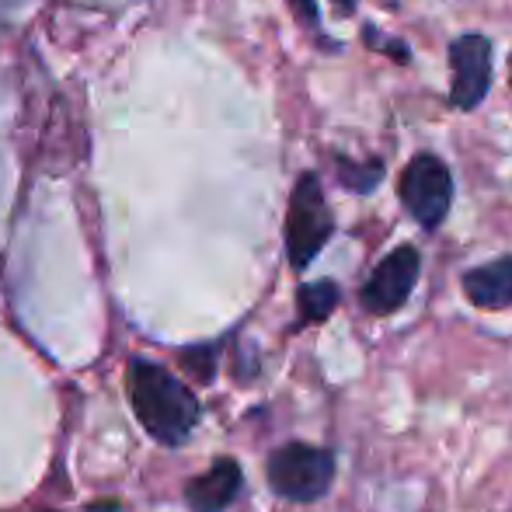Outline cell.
Listing matches in <instances>:
<instances>
[{"instance_id": "6da1fadb", "label": "cell", "mask_w": 512, "mask_h": 512, "mask_svg": "<svg viewBox=\"0 0 512 512\" xmlns=\"http://www.w3.org/2000/svg\"><path fill=\"white\" fill-rule=\"evenodd\" d=\"M129 401L140 418V425L161 446H182L199 425V398L189 391L185 380H178L171 370L150 363V359H133L129 363Z\"/></svg>"}, {"instance_id": "7a4b0ae2", "label": "cell", "mask_w": 512, "mask_h": 512, "mask_svg": "<svg viewBox=\"0 0 512 512\" xmlns=\"http://www.w3.org/2000/svg\"><path fill=\"white\" fill-rule=\"evenodd\" d=\"M335 474V453L314 443H300V439L272 450L269 464H265V481L272 492L286 502H297V506L321 502L335 485Z\"/></svg>"}, {"instance_id": "3957f363", "label": "cell", "mask_w": 512, "mask_h": 512, "mask_svg": "<svg viewBox=\"0 0 512 512\" xmlns=\"http://www.w3.org/2000/svg\"><path fill=\"white\" fill-rule=\"evenodd\" d=\"M331 237H335V213L324 199L321 178L314 171H304L290 192V206H286V258H290L293 272L310 269Z\"/></svg>"}, {"instance_id": "277c9868", "label": "cell", "mask_w": 512, "mask_h": 512, "mask_svg": "<svg viewBox=\"0 0 512 512\" xmlns=\"http://www.w3.org/2000/svg\"><path fill=\"white\" fill-rule=\"evenodd\" d=\"M453 171L443 157L436 154H415L401 168L398 178V199L405 213L422 230H439L453 209Z\"/></svg>"}, {"instance_id": "5b68a950", "label": "cell", "mask_w": 512, "mask_h": 512, "mask_svg": "<svg viewBox=\"0 0 512 512\" xmlns=\"http://www.w3.org/2000/svg\"><path fill=\"white\" fill-rule=\"evenodd\" d=\"M422 279V251L415 244H398L370 269L366 283L359 286V307L373 317H391L411 300Z\"/></svg>"}, {"instance_id": "8992f818", "label": "cell", "mask_w": 512, "mask_h": 512, "mask_svg": "<svg viewBox=\"0 0 512 512\" xmlns=\"http://www.w3.org/2000/svg\"><path fill=\"white\" fill-rule=\"evenodd\" d=\"M492 39L481 32H464L450 42V105L474 112L492 91Z\"/></svg>"}, {"instance_id": "52a82bcc", "label": "cell", "mask_w": 512, "mask_h": 512, "mask_svg": "<svg viewBox=\"0 0 512 512\" xmlns=\"http://www.w3.org/2000/svg\"><path fill=\"white\" fill-rule=\"evenodd\" d=\"M244 488V471L234 457H220L213 460L206 474L192 478L185 485V502L192 512H227L237 502Z\"/></svg>"}, {"instance_id": "ba28073f", "label": "cell", "mask_w": 512, "mask_h": 512, "mask_svg": "<svg viewBox=\"0 0 512 512\" xmlns=\"http://www.w3.org/2000/svg\"><path fill=\"white\" fill-rule=\"evenodd\" d=\"M460 290L478 310H509L512 307V251L492 262H481L460 276Z\"/></svg>"}, {"instance_id": "9c48e42d", "label": "cell", "mask_w": 512, "mask_h": 512, "mask_svg": "<svg viewBox=\"0 0 512 512\" xmlns=\"http://www.w3.org/2000/svg\"><path fill=\"white\" fill-rule=\"evenodd\" d=\"M335 161V178L345 192L352 196H373L377 185L384 182V157H366V161H356V157L345 154H331Z\"/></svg>"}, {"instance_id": "30bf717a", "label": "cell", "mask_w": 512, "mask_h": 512, "mask_svg": "<svg viewBox=\"0 0 512 512\" xmlns=\"http://www.w3.org/2000/svg\"><path fill=\"white\" fill-rule=\"evenodd\" d=\"M342 304V290H338L335 279H314L297 290V310L300 324H321Z\"/></svg>"}, {"instance_id": "8fae6325", "label": "cell", "mask_w": 512, "mask_h": 512, "mask_svg": "<svg viewBox=\"0 0 512 512\" xmlns=\"http://www.w3.org/2000/svg\"><path fill=\"white\" fill-rule=\"evenodd\" d=\"M363 42H366V49H373V53H387L394 63H401V67H408V63H411V46H408V42L387 39V35H380L377 25H370V21L363 25Z\"/></svg>"}, {"instance_id": "7c38bea8", "label": "cell", "mask_w": 512, "mask_h": 512, "mask_svg": "<svg viewBox=\"0 0 512 512\" xmlns=\"http://www.w3.org/2000/svg\"><path fill=\"white\" fill-rule=\"evenodd\" d=\"M182 363L189 366L192 373H196L203 384H209L213 380V363H216V356L209 349H189V352H182Z\"/></svg>"}, {"instance_id": "4fadbf2b", "label": "cell", "mask_w": 512, "mask_h": 512, "mask_svg": "<svg viewBox=\"0 0 512 512\" xmlns=\"http://www.w3.org/2000/svg\"><path fill=\"white\" fill-rule=\"evenodd\" d=\"M290 11L307 32H321V11H317V0H290Z\"/></svg>"}, {"instance_id": "5bb4252c", "label": "cell", "mask_w": 512, "mask_h": 512, "mask_svg": "<svg viewBox=\"0 0 512 512\" xmlns=\"http://www.w3.org/2000/svg\"><path fill=\"white\" fill-rule=\"evenodd\" d=\"M331 4H335V11H338V14H345V18H349V14L359 7V0H331Z\"/></svg>"}, {"instance_id": "9a60e30c", "label": "cell", "mask_w": 512, "mask_h": 512, "mask_svg": "<svg viewBox=\"0 0 512 512\" xmlns=\"http://www.w3.org/2000/svg\"><path fill=\"white\" fill-rule=\"evenodd\" d=\"M509 88H512V56H509Z\"/></svg>"}]
</instances>
